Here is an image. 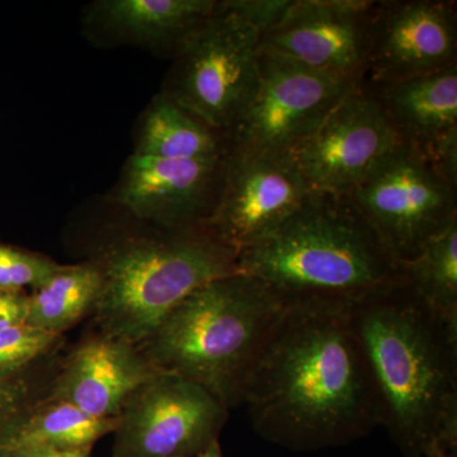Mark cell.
<instances>
[{
    "mask_svg": "<svg viewBox=\"0 0 457 457\" xmlns=\"http://www.w3.org/2000/svg\"><path fill=\"white\" fill-rule=\"evenodd\" d=\"M254 431L293 451L343 446L383 423L350 300L291 299L246 378Z\"/></svg>",
    "mask_w": 457,
    "mask_h": 457,
    "instance_id": "1",
    "label": "cell"
},
{
    "mask_svg": "<svg viewBox=\"0 0 457 457\" xmlns=\"http://www.w3.org/2000/svg\"><path fill=\"white\" fill-rule=\"evenodd\" d=\"M378 396L383 423L404 457L438 442L457 449V324L432 311L407 284L350 300Z\"/></svg>",
    "mask_w": 457,
    "mask_h": 457,
    "instance_id": "2",
    "label": "cell"
},
{
    "mask_svg": "<svg viewBox=\"0 0 457 457\" xmlns=\"http://www.w3.org/2000/svg\"><path fill=\"white\" fill-rule=\"evenodd\" d=\"M239 272L288 299L354 300L405 282L403 263L348 194L312 191L281 225L237 254Z\"/></svg>",
    "mask_w": 457,
    "mask_h": 457,
    "instance_id": "3",
    "label": "cell"
},
{
    "mask_svg": "<svg viewBox=\"0 0 457 457\" xmlns=\"http://www.w3.org/2000/svg\"><path fill=\"white\" fill-rule=\"evenodd\" d=\"M290 300L245 273L212 279L183 299L146 339V360L203 385L228 409L237 407Z\"/></svg>",
    "mask_w": 457,
    "mask_h": 457,
    "instance_id": "4",
    "label": "cell"
},
{
    "mask_svg": "<svg viewBox=\"0 0 457 457\" xmlns=\"http://www.w3.org/2000/svg\"><path fill=\"white\" fill-rule=\"evenodd\" d=\"M97 264L99 321L107 336L134 345L145 342L198 287L239 272L237 252L204 224L126 240L110 248Z\"/></svg>",
    "mask_w": 457,
    "mask_h": 457,
    "instance_id": "5",
    "label": "cell"
},
{
    "mask_svg": "<svg viewBox=\"0 0 457 457\" xmlns=\"http://www.w3.org/2000/svg\"><path fill=\"white\" fill-rule=\"evenodd\" d=\"M260 36L218 2L215 13L174 54L176 62L162 93L227 134L253 95Z\"/></svg>",
    "mask_w": 457,
    "mask_h": 457,
    "instance_id": "6",
    "label": "cell"
},
{
    "mask_svg": "<svg viewBox=\"0 0 457 457\" xmlns=\"http://www.w3.org/2000/svg\"><path fill=\"white\" fill-rule=\"evenodd\" d=\"M348 195L402 263L416 258L457 219V186L404 143L396 144Z\"/></svg>",
    "mask_w": 457,
    "mask_h": 457,
    "instance_id": "7",
    "label": "cell"
},
{
    "mask_svg": "<svg viewBox=\"0 0 457 457\" xmlns=\"http://www.w3.org/2000/svg\"><path fill=\"white\" fill-rule=\"evenodd\" d=\"M359 86L258 53L253 95L225 134L228 153L290 154Z\"/></svg>",
    "mask_w": 457,
    "mask_h": 457,
    "instance_id": "8",
    "label": "cell"
},
{
    "mask_svg": "<svg viewBox=\"0 0 457 457\" xmlns=\"http://www.w3.org/2000/svg\"><path fill=\"white\" fill-rule=\"evenodd\" d=\"M228 417L203 385L156 370L119 417L113 457H196L219 440Z\"/></svg>",
    "mask_w": 457,
    "mask_h": 457,
    "instance_id": "9",
    "label": "cell"
},
{
    "mask_svg": "<svg viewBox=\"0 0 457 457\" xmlns=\"http://www.w3.org/2000/svg\"><path fill=\"white\" fill-rule=\"evenodd\" d=\"M311 192L291 154L228 153L218 200L204 225L239 254L281 227Z\"/></svg>",
    "mask_w": 457,
    "mask_h": 457,
    "instance_id": "10",
    "label": "cell"
},
{
    "mask_svg": "<svg viewBox=\"0 0 457 457\" xmlns=\"http://www.w3.org/2000/svg\"><path fill=\"white\" fill-rule=\"evenodd\" d=\"M374 3L293 0L278 25L260 36L258 53L361 84L368 65Z\"/></svg>",
    "mask_w": 457,
    "mask_h": 457,
    "instance_id": "11",
    "label": "cell"
},
{
    "mask_svg": "<svg viewBox=\"0 0 457 457\" xmlns=\"http://www.w3.org/2000/svg\"><path fill=\"white\" fill-rule=\"evenodd\" d=\"M398 143L383 107L360 84L290 154L312 191L350 194Z\"/></svg>",
    "mask_w": 457,
    "mask_h": 457,
    "instance_id": "12",
    "label": "cell"
},
{
    "mask_svg": "<svg viewBox=\"0 0 457 457\" xmlns=\"http://www.w3.org/2000/svg\"><path fill=\"white\" fill-rule=\"evenodd\" d=\"M457 64V5L450 0L375 2L361 84H386Z\"/></svg>",
    "mask_w": 457,
    "mask_h": 457,
    "instance_id": "13",
    "label": "cell"
},
{
    "mask_svg": "<svg viewBox=\"0 0 457 457\" xmlns=\"http://www.w3.org/2000/svg\"><path fill=\"white\" fill-rule=\"evenodd\" d=\"M225 161H174L134 153L123 167L117 201L161 228L204 224L218 200Z\"/></svg>",
    "mask_w": 457,
    "mask_h": 457,
    "instance_id": "14",
    "label": "cell"
},
{
    "mask_svg": "<svg viewBox=\"0 0 457 457\" xmlns=\"http://www.w3.org/2000/svg\"><path fill=\"white\" fill-rule=\"evenodd\" d=\"M392 122L400 143L422 153L457 186V64L386 84H362Z\"/></svg>",
    "mask_w": 457,
    "mask_h": 457,
    "instance_id": "15",
    "label": "cell"
},
{
    "mask_svg": "<svg viewBox=\"0 0 457 457\" xmlns=\"http://www.w3.org/2000/svg\"><path fill=\"white\" fill-rule=\"evenodd\" d=\"M134 345L104 335L79 345L57 378L51 399L99 420L121 416L129 400L154 375Z\"/></svg>",
    "mask_w": 457,
    "mask_h": 457,
    "instance_id": "16",
    "label": "cell"
},
{
    "mask_svg": "<svg viewBox=\"0 0 457 457\" xmlns=\"http://www.w3.org/2000/svg\"><path fill=\"white\" fill-rule=\"evenodd\" d=\"M216 8L215 0H104L96 3L90 18L113 38L176 54Z\"/></svg>",
    "mask_w": 457,
    "mask_h": 457,
    "instance_id": "17",
    "label": "cell"
},
{
    "mask_svg": "<svg viewBox=\"0 0 457 457\" xmlns=\"http://www.w3.org/2000/svg\"><path fill=\"white\" fill-rule=\"evenodd\" d=\"M135 154L174 161H224L228 154L222 132L165 96H156L141 121Z\"/></svg>",
    "mask_w": 457,
    "mask_h": 457,
    "instance_id": "18",
    "label": "cell"
},
{
    "mask_svg": "<svg viewBox=\"0 0 457 457\" xmlns=\"http://www.w3.org/2000/svg\"><path fill=\"white\" fill-rule=\"evenodd\" d=\"M119 418L99 420L60 400L50 399L46 404L29 413L21 411L0 432V453L55 447V449H90L95 442L116 431Z\"/></svg>",
    "mask_w": 457,
    "mask_h": 457,
    "instance_id": "19",
    "label": "cell"
},
{
    "mask_svg": "<svg viewBox=\"0 0 457 457\" xmlns=\"http://www.w3.org/2000/svg\"><path fill=\"white\" fill-rule=\"evenodd\" d=\"M102 290L97 263L62 266L29 295L27 326L59 336L96 308Z\"/></svg>",
    "mask_w": 457,
    "mask_h": 457,
    "instance_id": "20",
    "label": "cell"
},
{
    "mask_svg": "<svg viewBox=\"0 0 457 457\" xmlns=\"http://www.w3.org/2000/svg\"><path fill=\"white\" fill-rule=\"evenodd\" d=\"M405 282L423 302L457 324V219L433 237L413 260L403 263Z\"/></svg>",
    "mask_w": 457,
    "mask_h": 457,
    "instance_id": "21",
    "label": "cell"
},
{
    "mask_svg": "<svg viewBox=\"0 0 457 457\" xmlns=\"http://www.w3.org/2000/svg\"><path fill=\"white\" fill-rule=\"evenodd\" d=\"M60 267L49 257L0 243V290H36Z\"/></svg>",
    "mask_w": 457,
    "mask_h": 457,
    "instance_id": "22",
    "label": "cell"
},
{
    "mask_svg": "<svg viewBox=\"0 0 457 457\" xmlns=\"http://www.w3.org/2000/svg\"><path fill=\"white\" fill-rule=\"evenodd\" d=\"M56 335L21 324L0 332V376L16 375L55 345Z\"/></svg>",
    "mask_w": 457,
    "mask_h": 457,
    "instance_id": "23",
    "label": "cell"
},
{
    "mask_svg": "<svg viewBox=\"0 0 457 457\" xmlns=\"http://www.w3.org/2000/svg\"><path fill=\"white\" fill-rule=\"evenodd\" d=\"M293 0H225L222 7L257 29L260 35L278 25Z\"/></svg>",
    "mask_w": 457,
    "mask_h": 457,
    "instance_id": "24",
    "label": "cell"
},
{
    "mask_svg": "<svg viewBox=\"0 0 457 457\" xmlns=\"http://www.w3.org/2000/svg\"><path fill=\"white\" fill-rule=\"evenodd\" d=\"M27 387L16 375L0 376V432L22 411Z\"/></svg>",
    "mask_w": 457,
    "mask_h": 457,
    "instance_id": "25",
    "label": "cell"
},
{
    "mask_svg": "<svg viewBox=\"0 0 457 457\" xmlns=\"http://www.w3.org/2000/svg\"><path fill=\"white\" fill-rule=\"evenodd\" d=\"M29 295L23 291L0 290V332L26 324Z\"/></svg>",
    "mask_w": 457,
    "mask_h": 457,
    "instance_id": "26",
    "label": "cell"
},
{
    "mask_svg": "<svg viewBox=\"0 0 457 457\" xmlns=\"http://www.w3.org/2000/svg\"><path fill=\"white\" fill-rule=\"evenodd\" d=\"M90 449H55V447H29L4 451L0 457H90Z\"/></svg>",
    "mask_w": 457,
    "mask_h": 457,
    "instance_id": "27",
    "label": "cell"
},
{
    "mask_svg": "<svg viewBox=\"0 0 457 457\" xmlns=\"http://www.w3.org/2000/svg\"><path fill=\"white\" fill-rule=\"evenodd\" d=\"M423 457H456V453H451V451L445 449L438 442H432L431 445L426 447Z\"/></svg>",
    "mask_w": 457,
    "mask_h": 457,
    "instance_id": "28",
    "label": "cell"
},
{
    "mask_svg": "<svg viewBox=\"0 0 457 457\" xmlns=\"http://www.w3.org/2000/svg\"><path fill=\"white\" fill-rule=\"evenodd\" d=\"M196 457H222L220 445H219V440L213 441L209 447H206V449H204L203 453H201L200 455Z\"/></svg>",
    "mask_w": 457,
    "mask_h": 457,
    "instance_id": "29",
    "label": "cell"
}]
</instances>
